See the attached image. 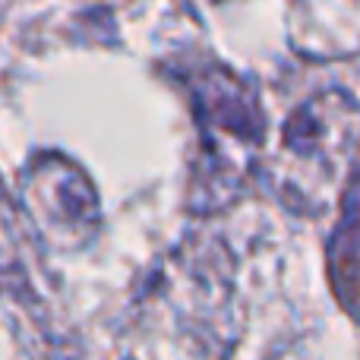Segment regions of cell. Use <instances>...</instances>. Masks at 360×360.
Returning <instances> with one entry per match:
<instances>
[{
    "label": "cell",
    "instance_id": "cell-1",
    "mask_svg": "<svg viewBox=\"0 0 360 360\" xmlns=\"http://www.w3.org/2000/svg\"><path fill=\"white\" fill-rule=\"evenodd\" d=\"M357 105L348 92H323L307 98L281 133L275 158V190L307 212L332 205L338 184L354 180Z\"/></svg>",
    "mask_w": 360,
    "mask_h": 360
},
{
    "label": "cell",
    "instance_id": "cell-2",
    "mask_svg": "<svg viewBox=\"0 0 360 360\" xmlns=\"http://www.w3.org/2000/svg\"><path fill=\"white\" fill-rule=\"evenodd\" d=\"M196 120L205 146V205L212 193L228 202L231 190L243 180L253 149L262 143V111L253 95L237 86L228 73H209L196 89Z\"/></svg>",
    "mask_w": 360,
    "mask_h": 360
},
{
    "label": "cell",
    "instance_id": "cell-5",
    "mask_svg": "<svg viewBox=\"0 0 360 360\" xmlns=\"http://www.w3.org/2000/svg\"><path fill=\"white\" fill-rule=\"evenodd\" d=\"M4 231H13V221H10V215L4 218V199H0V234H4ZM4 243V240H0ZM0 262H4V256H0Z\"/></svg>",
    "mask_w": 360,
    "mask_h": 360
},
{
    "label": "cell",
    "instance_id": "cell-3",
    "mask_svg": "<svg viewBox=\"0 0 360 360\" xmlns=\"http://www.w3.org/2000/svg\"><path fill=\"white\" fill-rule=\"evenodd\" d=\"M22 199L35 234L51 247L76 250L92 240L101 224L92 180L63 155L35 158L22 177Z\"/></svg>",
    "mask_w": 360,
    "mask_h": 360
},
{
    "label": "cell",
    "instance_id": "cell-4",
    "mask_svg": "<svg viewBox=\"0 0 360 360\" xmlns=\"http://www.w3.org/2000/svg\"><path fill=\"white\" fill-rule=\"evenodd\" d=\"M335 247L342 250V259L335 256V288L345 297V310H354V285H357V193L354 184L345 190V218L342 237H335Z\"/></svg>",
    "mask_w": 360,
    "mask_h": 360
}]
</instances>
